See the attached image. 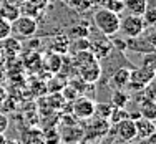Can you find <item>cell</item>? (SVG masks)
Wrapping results in <instances>:
<instances>
[{
  "label": "cell",
  "instance_id": "1",
  "mask_svg": "<svg viewBox=\"0 0 156 144\" xmlns=\"http://www.w3.org/2000/svg\"><path fill=\"white\" fill-rule=\"evenodd\" d=\"M93 23L105 36H115L120 33V15L105 7H100L93 13Z\"/></svg>",
  "mask_w": 156,
  "mask_h": 144
},
{
  "label": "cell",
  "instance_id": "2",
  "mask_svg": "<svg viewBox=\"0 0 156 144\" xmlns=\"http://www.w3.org/2000/svg\"><path fill=\"white\" fill-rule=\"evenodd\" d=\"M154 70L151 68H144V66H140V68L129 70V81L126 86L133 91H143V88L146 86L148 83L154 81Z\"/></svg>",
  "mask_w": 156,
  "mask_h": 144
},
{
  "label": "cell",
  "instance_id": "3",
  "mask_svg": "<svg viewBox=\"0 0 156 144\" xmlns=\"http://www.w3.org/2000/svg\"><path fill=\"white\" fill-rule=\"evenodd\" d=\"M37 28H38L37 18L28 15H18V18L12 22V33H15L18 38H32L37 33Z\"/></svg>",
  "mask_w": 156,
  "mask_h": 144
},
{
  "label": "cell",
  "instance_id": "4",
  "mask_svg": "<svg viewBox=\"0 0 156 144\" xmlns=\"http://www.w3.org/2000/svg\"><path fill=\"white\" fill-rule=\"evenodd\" d=\"M146 25H144L143 17L140 15H126L123 18H120V32L125 33L126 36H140L141 33L146 32Z\"/></svg>",
  "mask_w": 156,
  "mask_h": 144
},
{
  "label": "cell",
  "instance_id": "5",
  "mask_svg": "<svg viewBox=\"0 0 156 144\" xmlns=\"http://www.w3.org/2000/svg\"><path fill=\"white\" fill-rule=\"evenodd\" d=\"M72 114L78 119H91L95 116V101L88 96H78L73 99Z\"/></svg>",
  "mask_w": 156,
  "mask_h": 144
},
{
  "label": "cell",
  "instance_id": "6",
  "mask_svg": "<svg viewBox=\"0 0 156 144\" xmlns=\"http://www.w3.org/2000/svg\"><path fill=\"white\" fill-rule=\"evenodd\" d=\"M76 73H78V76H80V80H83L87 84H93L100 80V76H101V65H100V61L96 60V58H93V60L88 61V63L78 66Z\"/></svg>",
  "mask_w": 156,
  "mask_h": 144
},
{
  "label": "cell",
  "instance_id": "7",
  "mask_svg": "<svg viewBox=\"0 0 156 144\" xmlns=\"http://www.w3.org/2000/svg\"><path fill=\"white\" fill-rule=\"evenodd\" d=\"M126 48L133 51H140V53H148V51H154V38H153V33H151L148 38H144L143 33L140 36H129L126 40Z\"/></svg>",
  "mask_w": 156,
  "mask_h": 144
},
{
  "label": "cell",
  "instance_id": "8",
  "mask_svg": "<svg viewBox=\"0 0 156 144\" xmlns=\"http://www.w3.org/2000/svg\"><path fill=\"white\" fill-rule=\"evenodd\" d=\"M115 126H116V134L121 141L131 142L136 139V126H135V121L133 119L126 118V119L120 121V123L115 124Z\"/></svg>",
  "mask_w": 156,
  "mask_h": 144
},
{
  "label": "cell",
  "instance_id": "9",
  "mask_svg": "<svg viewBox=\"0 0 156 144\" xmlns=\"http://www.w3.org/2000/svg\"><path fill=\"white\" fill-rule=\"evenodd\" d=\"M90 51L93 53V57L98 61L106 60L111 55V51H113V43L106 42V40H95L90 45Z\"/></svg>",
  "mask_w": 156,
  "mask_h": 144
},
{
  "label": "cell",
  "instance_id": "10",
  "mask_svg": "<svg viewBox=\"0 0 156 144\" xmlns=\"http://www.w3.org/2000/svg\"><path fill=\"white\" fill-rule=\"evenodd\" d=\"M135 126H136V138H140V139H148L151 136H154V132H156L154 121H150L146 118H138L135 121Z\"/></svg>",
  "mask_w": 156,
  "mask_h": 144
},
{
  "label": "cell",
  "instance_id": "11",
  "mask_svg": "<svg viewBox=\"0 0 156 144\" xmlns=\"http://www.w3.org/2000/svg\"><path fill=\"white\" fill-rule=\"evenodd\" d=\"M20 144H45V138H43V131L38 128H28L22 132L20 136Z\"/></svg>",
  "mask_w": 156,
  "mask_h": 144
},
{
  "label": "cell",
  "instance_id": "12",
  "mask_svg": "<svg viewBox=\"0 0 156 144\" xmlns=\"http://www.w3.org/2000/svg\"><path fill=\"white\" fill-rule=\"evenodd\" d=\"M50 48L51 51L55 53H60V55H65L70 48V36L65 35V33H58L55 35L53 38L50 40Z\"/></svg>",
  "mask_w": 156,
  "mask_h": 144
},
{
  "label": "cell",
  "instance_id": "13",
  "mask_svg": "<svg viewBox=\"0 0 156 144\" xmlns=\"http://www.w3.org/2000/svg\"><path fill=\"white\" fill-rule=\"evenodd\" d=\"M128 81H129V70L128 68H118L116 71L111 75V84H113V88H116V90L126 88Z\"/></svg>",
  "mask_w": 156,
  "mask_h": 144
},
{
  "label": "cell",
  "instance_id": "14",
  "mask_svg": "<svg viewBox=\"0 0 156 144\" xmlns=\"http://www.w3.org/2000/svg\"><path fill=\"white\" fill-rule=\"evenodd\" d=\"M18 15H20V5L12 3V2H7V3H3V5H0V17L9 20L10 23H12L15 18H18Z\"/></svg>",
  "mask_w": 156,
  "mask_h": 144
},
{
  "label": "cell",
  "instance_id": "15",
  "mask_svg": "<svg viewBox=\"0 0 156 144\" xmlns=\"http://www.w3.org/2000/svg\"><path fill=\"white\" fill-rule=\"evenodd\" d=\"M2 51L5 55H10V58L17 57L18 53L22 51V43L18 42L17 38H12V36H7V38L2 40Z\"/></svg>",
  "mask_w": 156,
  "mask_h": 144
},
{
  "label": "cell",
  "instance_id": "16",
  "mask_svg": "<svg viewBox=\"0 0 156 144\" xmlns=\"http://www.w3.org/2000/svg\"><path fill=\"white\" fill-rule=\"evenodd\" d=\"M144 7H146V0H123V10L129 15H143Z\"/></svg>",
  "mask_w": 156,
  "mask_h": 144
},
{
  "label": "cell",
  "instance_id": "17",
  "mask_svg": "<svg viewBox=\"0 0 156 144\" xmlns=\"http://www.w3.org/2000/svg\"><path fill=\"white\" fill-rule=\"evenodd\" d=\"M143 20L146 27H154L156 23V0H146V7L143 12Z\"/></svg>",
  "mask_w": 156,
  "mask_h": 144
},
{
  "label": "cell",
  "instance_id": "18",
  "mask_svg": "<svg viewBox=\"0 0 156 144\" xmlns=\"http://www.w3.org/2000/svg\"><path fill=\"white\" fill-rule=\"evenodd\" d=\"M140 114H141V118H146V119H150V121H154L156 119V105H154V101L144 99V101L141 103V106H140Z\"/></svg>",
  "mask_w": 156,
  "mask_h": 144
},
{
  "label": "cell",
  "instance_id": "19",
  "mask_svg": "<svg viewBox=\"0 0 156 144\" xmlns=\"http://www.w3.org/2000/svg\"><path fill=\"white\" fill-rule=\"evenodd\" d=\"M45 66L50 70V73H60V66H62V55L51 51L50 55L47 57V60L43 61Z\"/></svg>",
  "mask_w": 156,
  "mask_h": 144
},
{
  "label": "cell",
  "instance_id": "20",
  "mask_svg": "<svg viewBox=\"0 0 156 144\" xmlns=\"http://www.w3.org/2000/svg\"><path fill=\"white\" fill-rule=\"evenodd\" d=\"M129 99H131V96L126 93V91L116 90L113 94H111V105H113L115 108H125V106L129 103Z\"/></svg>",
  "mask_w": 156,
  "mask_h": 144
},
{
  "label": "cell",
  "instance_id": "21",
  "mask_svg": "<svg viewBox=\"0 0 156 144\" xmlns=\"http://www.w3.org/2000/svg\"><path fill=\"white\" fill-rule=\"evenodd\" d=\"M90 45H91V40L88 36H78L73 42H70V48L72 53H76V51H85V50H90Z\"/></svg>",
  "mask_w": 156,
  "mask_h": 144
},
{
  "label": "cell",
  "instance_id": "22",
  "mask_svg": "<svg viewBox=\"0 0 156 144\" xmlns=\"http://www.w3.org/2000/svg\"><path fill=\"white\" fill-rule=\"evenodd\" d=\"M128 111H126L125 108H115L113 106V109H111V113H110V116H108V123H111L115 126V124H118L120 121H123V119H126L128 118Z\"/></svg>",
  "mask_w": 156,
  "mask_h": 144
},
{
  "label": "cell",
  "instance_id": "23",
  "mask_svg": "<svg viewBox=\"0 0 156 144\" xmlns=\"http://www.w3.org/2000/svg\"><path fill=\"white\" fill-rule=\"evenodd\" d=\"M70 35L78 38V36H88L90 35V28H88V23L87 22H80V23L73 25L72 28H70Z\"/></svg>",
  "mask_w": 156,
  "mask_h": 144
},
{
  "label": "cell",
  "instance_id": "24",
  "mask_svg": "<svg viewBox=\"0 0 156 144\" xmlns=\"http://www.w3.org/2000/svg\"><path fill=\"white\" fill-rule=\"evenodd\" d=\"M43 138H45V144H60L62 142L60 131L57 128H50L47 131H43Z\"/></svg>",
  "mask_w": 156,
  "mask_h": 144
},
{
  "label": "cell",
  "instance_id": "25",
  "mask_svg": "<svg viewBox=\"0 0 156 144\" xmlns=\"http://www.w3.org/2000/svg\"><path fill=\"white\" fill-rule=\"evenodd\" d=\"M65 103H66V99L63 98L62 93H58V91L51 93L50 98H48V106H50V109H62Z\"/></svg>",
  "mask_w": 156,
  "mask_h": 144
},
{
  "label": "cell",
  "instance_id": "26",
  "mask_svg": "<svg viewBox=\"0 0 156 144\" xmlns=\"http://www.w3.org/2000/svg\"><path fill=\"white\" fill-rule=\"evenodd\" d=\"M111 109H113V105L111 103H103V105H95V114H98V118H106L110 116Z\"/></svg>",
  "mask_w": 156,
  "mask_h": 144
},
{
  "label": "cell",
  "instance_id": "27",
  "mask_svg": "<svg viewBox=\"0 0 156 144\" xmlns=\"http://www.w3.org/2000/svg\"><path fill=\"white\" fill-rule=\"evenodd\" d=\"M70 7L78 10V12H87L91 7V0H68Z\"/></svg>",
  "mask_w": 156,
  "mask_h": 144
},
{
  "label": "cell",
  "instance_id": "28",
  "mask_svg": "<svg viewBox=\"0 0 156 144\" xmlns=\"http://www.w3.org/2000/svg\"><path fill=\"white\" fill-rule=\"evenodd\" d=\"M10 33H12V23L0 17V42L7 36H10Z\"/></svg>",
  "mask_w": 156,
  "mask_h": 144
},
{
  "label": "cell",
  "instance_id": "29",
  "mask_svg": "<svg viewBox=\"0 0 156 144\" xmlns=\"http://www.w3.org/2000/svg\"><path fill=\"white\" fill-rule=\"evenodd\" d=\"M62 96L66 99V101H73V99H76L78 96H80V93H78L72 84H66V86H63V90H62Z\"/></svg>",
  "mask_w": 156,
  "mask_h": 144
},
{
  "label": "cell",
  "instance_id": "30",
  "mask_svg": "<svg viewBox=\"0 0 156 144\" xmlns=\"http://www.w3.org/2000/svg\"><path fill=\"white\" fill-rule=\"evenodd\" d=\"M154 63H156V55H154V51H148V53H143V65H141V66L154 70Z\"/></svg>",
  "mask_w": 156,
  "mask_h": 144
},
{
  "label": "cell",
  "instance_id": "31",
  "mask_svg": "<svg viewBox=\"0 0 156 144\" xmlns=\"http://www.w3.org/2000/svg\"><path fill=\"white\" fill-rule=\"evenodd\" d=\"M9 124H10L9 116L3 114V113H0V134H5L7 129H9Z\"/></svg>",
  "mask_w": 156,
  "mask_h": 144
},
{
  "label": "cell",
  "instance_id": "32",
  "mask_svg": "<svg viewBox=\"0 0 156 144\" xmlns=\"http://www.w3.org/2000/svg\"><path fill=\"white\" fill-rule=\"evenodd\" d=\"M28 2H32L38 10H43V9H47V5L50 3V0H28Z\"/></svg>",
  "mask_w": 156,
  "mask_h": 144
},
{
  "label": "cell",
  "instance_id": "33",
  "mask_svg": "<svg viewBox=\"0 0 156 144\" xmlns=\"http://www.w3.org/2000/svg\"><path fill=\"white\" fill-rule=\"evenodd\" d=\"M5 99H7V90H5V86L0 83V105H2Z\"/></svg>",
  "mask_w": 156,
  "mask_h": 144
},
{
  "label": "cell",
  "instance_id": "34",
  "mask_svg": "<svg viewBox=\"0 0 156 144\" xmlns=\"http://www.w3.org/2000/svg\"><path fill=\"white\" fill-rule=\"evenodd\" d=\"M106 0H91V5H96V7H105Z\"/></svg>",
  "mask_w": 156,
  "mask_h": 144
},
{
  "label": "cell",
  "instance_id": "35",
  "mask_svg": "<svg viewBox=\"0 0 156 144\" xmlns=\"http://www.w3.org/2000/svg\"><path fill=\"white\" fill-rule=\"evenodd\" d=\"M115 45H118V48H120V50H125V48H126V43L121 42V40H116V42H115Z\"/></svg>",
  "mask_w": 156,
  "mask_h": 144
},
{
  "label": "cell",
  "instance_id": "36",
  "mask_svg": "<svg viewBox=\"0 0 156 144\" xmlns=\"http://www.w3.org/2000/svg\"><path fill=\"white\" fill-rule=\"evenodd\" d=\"M7 144H20L18 139H7Z\"/></svg>",
  "mask_w": 156,
  "mask_h": 144
},
{
  "label": "cell",
  "instance_id": "37",
  "mask_svg": "<svg viewBox=\"0 0 156 144\" xmlns=\"http://www.w3.org/2000/svg\"><path fill=\"white\" fill-rule=\"evenodd\" d=\"M0 144H7V138H5V134H0Z\"/></svg>",
  "mask_w": 156,
  "mask_h": 144
},
{
  "label": "cell",
  "instance_id": "38",
  "mask_svg": "<svg viewBox=\"0 0 156 144\" xmlns=\"http://www.w3.org/2000/svg\"><path fill=\"white\" fill-rule=\"evenodd\" d=\"M5 80V73H3V70H0V83Z\"/></svg>",
  "mask_w": 156,
  "mask_h": 144
},
{
  "label": "cell",
  "instance_id": "39",
  "mask_svg": "<svg viewBox=\"0 0 156 144\" xmlns=\"http://www.w3.org/2000/svg\"><path fill=\"white\" fill-rule=\"evenodd\" d=\"M9 2H12V3H17V5H20L22 2H25V0H9Z\"/></svg>",
  "mask_w": 156,
  "mask_h": 144
},
{
  "label": "cell",
  "instance_id": "40",
  "mask_svg": "<svg viewBox=\"0 0 156 144\" xmlns=\"http://www.w3.org/2000/svg\"><path fill=\"white\" fill-rule=\"evenodd\" d=\"M0 53H2V45H0Z\"/></svg>",
  "mask_w": 156,
  "mask_h": 144
}]
</instances>
